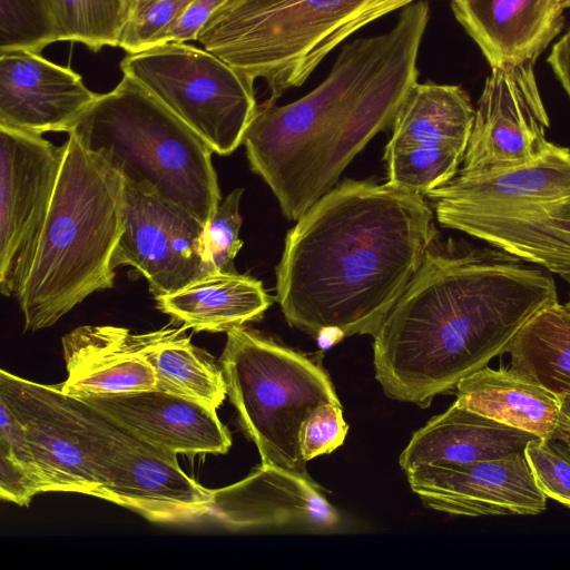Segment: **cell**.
<instances>
[{"label": "cell", "mask_w": 570, "mask_h": 570, "mask_svg": "<svg viewBox=\"0 0 570 570\" xmlns=\"http://www.w3.org/2000/svg\"><path fill=\"white\" fill-rule=\"evenodd\" d=\"M524 263L497 248L433 243L373 335L385 395L426 409L505 354L533 316L559 303L551 273Z\"/></svg>", "instance_id": "1"}, {"label": "cell", "mask_w": 570, "mask_h": 570, "mask_svg": "<svg viewBox=\"0 0 570 570\" xmlns=\"http://www.w3.org/2000/svg\"><path fill=\"white\" fill-rule=\"evenodd\" d=\"M424 196L345 179L289 229L276 266L286 322L316 337L374 335L433 245L438 229Z\"/></svg>", "instance_id": "2"}, {"label": "cell", "mask_w": 570, "mask_h": 570, "mask_svg": "<svg viewBox=\"0 0 570 570\" xmlns=\"http://www.w3.org/2000/svg\"><path fill=\"white\" fill-rule=\"evenodd\" d=\"M429 20V3L415 1L387 32L345 45L328 76L304 97L257 106L243 145L250 169L271 188L285 218L297 220L337 185L376 134L392 128L417 81Z\"/></svg>", "instance_id": "3"}, {"label": "cell", "mask_w": 570, "mask_h": 570, "mask_svg": "<svg viewBox=\"0 0 570 570\" xmlns=\"http://www.w3.org/2000/svg\"><path fill=\"white\" fill-rule=\"evenodd\" d=\"M124 178L68 134L36 257L20 296L24 331L55 325L95 292L114 287Z\"/></svg>", "instance_id": "4"}, {"label": "cell", "mask_w": 570, "mask_h": 570, "mask_svg": "<svg viewBox=\"0 0 570 570\" xmlns=\"http://www.w3.org/2000/svg\"><path fill=\"white\" fill-rule=\"evenodd\" d=\"M415 1L225 0L197 41L249 81L263 79L276 101L354 32Z\"/></svg>", "instance_id": "5"}, {"label": "cell", "mask_w": 570, "mask_h": 570, "mask_svg": "<svg viewBox=\"0 0 570 570\" xmlns=\"http://www.w3.org/2000/svg\"><path fill=\"white\" fill-rule=\"evenodd\" d=\"M70 132L125 181L154 190L204 226L222 202L213 149L128 76L99 94Z\"/></svg>", "instance_id": "6"}, {"label": "cell", "mask_w": 570, "mask_h": 570, "mask_svg": "<svg viewBox=\"0 0 570 570\" xmlns=\"http://www.w3.org/2000/svg\"><path fill=\"white\" fill-rule=\"evenodd\" d=\"M226 334L219 364L227 395L261 463L307 473L299 446L302 426L318 405L340 402L327 372L317 357L253 328Z\"/></svg>", "instance_id": "7"}, {"label": "cell", "mask_w": 570, "mask_h": 570, "mask_svg": "<svg viewBox=\"0 0 570 570\" xmlns=\"http://www.w3.org/2000/svg\"><path fill=\"white\" fill-rule=\"evenodd\" d=\"M120 69L214 153L227 156L243 144L258 106L254 82L214 53L186 42H169L127 53Z\"/></svg>", "instance_id": "8"}, {"label": "cell", "mask_w": 570, "mask_h": 570, "mask_svg": "<svg viewBox=\"0 0 570 570\" xmlns=\"http://www.w3.org/2000/svg\"><path fill=\"white\" fill-rule=\"evenodd\" d=\"M0 400L27 438L47 492L92 495L127 430L82 400L0 371Z\"/></svg>", "instance_id": "9"}, {"label": "cell", "mask_w": 570, "mask_h": 570, "mask_svg": "<svg viewBox=\"0 0 570 570\" xmlns=\"http://www.w3.org/2000/svg\"><path fill=\"white\" fill-rule=\"evenodd\" d=\"M474 115L470 96L460 86L416 81L395 115L385 146L386 184L426 196L453 179Z\"/></svg>", "instance_id": "10"}, {"label": "cell", "mask_w": 570, "mask_h": 570, "mask_svg": "<svg viewBox=\"0 0 570 570\" xmlns=\"http://www.w3.org/2000/svg\"><path fill=\"white\" fill-rule=\"evenodd\" d=\"M66 153L0 126V291L18 298L32 267Z\"/></svg>", "instance_id": "11"}, {"label": "cell", "mask_w": 570, "mask_h": 570, "mask_svg": "<svg viewBox=\"0 0 570 570\" xmlns=\"http://www.w3.org/2000/svg\"><path fill=\"white\" fill-rule=\"evenodd\" d=\"M533 61L491 68L478 100L468 148L458 171L478 175L505 170L544 154L550 120Z\"/></svg>", "instance_id": "12"}, {"label": "cell", "mask_w": 570, "mask_h": 570, "mask_svg": "<svg viewBox=\"0 0 570 570\" xmlns=\"http://www.w3.org/2000/svg\"><path fill=\"white\" fill-rule=\"evenodd\" d=\"M204 224L154 190L125 181L122 233L112 267L130 266L154 296L174 293L203 277Z\"/></svg>", "instance_id": "13"}, {"label": "cell", "mask_w": 570, "mask_h": 570, "mask_svg": "<svg viewBox=\"0 0 570 570\" xmlns=\"http://www.w3.org/2000/svg\"><path fill=\"white\" fill-rule=\"evenodd\" d=\"M209 518L230 530L334 532L342 518L307 473L259 464L242 481L214 490Z\"/></svg>", "instance_id": "14"}, {"label": "cell", "mask_w": 570, "mask_h": 570, "mask_svg": "<svg viewBox=\"0 0 570 570\" xmlns=\"http://www.w3.org/2000/svg\"><path fill=\"white\" fill-rule=\"evenodd\" d=\"M176 455L127 431L92 497L130 509L153 522H188L208 517L214 490L188 476Z\"/></svg>", "instance_id": "15"}, {"label": "cell", "mask_w": 570, "mask_h": 570, "mask_svg": "<svg viewBox=\"0 0 570 570\" xmlns=\"http://www.w3.org/2000/svg\"><path fill=\"white\" fill-rule=\"evenodd\" d=\"M430 509L453 515H535L547 509L523 453L406 474Z\"/></svg>", "instance_id": "16"}, {"label": "cell", "mask_w": 570, "mask_h": 570, "mask_svg": "<svg viewBox=\"0 0 570 570\" xmlns=\"http://www.w3.org/2000/svg\"><path fill=\"white\" fill-rule=\"evenodd\" d=\"M98 97L79 73L38 52H0V126L68 134Z\"/></svg>", "instance_id": "17"}, {"label": "cell", "mask_w": 570, "mask_h": 570, "mask_svg": "<svg viewBox=\"0 0 570 570\" xmlns=\"http://www.w3.org/2000/svg\"><path fill=\"white\" fill-rule=\"evenodd\" d=\"M77 399L141 441L175 454H225L232 446L216 410L157 387Z\"/></svg>", "instance_id": "18"}, {"label": "cell", "mask_w": 570, "mask_h": 570, "mask_svg": "<svg viewBox=\"0 0 570 570\" xmlns=\"http://www.w3.org/2000/svg\"><path fill=\"white\" fill-rule=\"evenodd\" d=\"M438 222L493 248L570 277V196L495 210L439 209Z\"/></svg>", "instance_id": "19"}, {"label": "cell", "mask_w": 570, "mask_h": 570, "mask_svg": "<svg viewBox=\"0 0 570 570\" xmlns=\"http://www.w3.org/2000/svg\"><path fill=\"white\" fill-rule=\"evenodd\" d=\"M67 379L61 391L73 397L155 389L154 368L142 353V334L111 325H85L61 340Z\"/></svg>", "instance_id": "20"}, {"label": "cell", "mask_w": 570, "mask_h": 570, "mask_svg": "<svg viewBox=\"0 0 570 570\" xmlns=\"http://www.w3.org/2000/svg\"><path fill=\"white\" fill-rule=\"evenodd\" d=\"M451 8L491 68L535 62L564 26L556 0H452Z\"/></svg>", "instance_id": "21"}, {"label": "cell", "mask_w": 570, "mask_h": 570, "mask_svg": "<svg viewBox=\"0 0 570 570\" xmlns=\"http://www.w3.org/2000/svg\"><path fill=\"white\" fill-rule=\"evenodd\" d=\"M570 196V148L552 142L522 166L478 175L458 173L426 195L433 210H495Z\"/></svg>", "instance_id": "22"}, {"label": "cell", "mask_w": 570, "mask_h": 570, "mask_svg": "<svg viewBox=\"0 0 570 570\" xmlns=\"http://www.w3.org/2000/svg\"><path fill=\"white\" fill-rule=\"evenodd\" d=\"M535 435L453 403L413 433L400 456L406 474L523 453Z\"/></svg>", "instance_id": "23"}, {"label": "cell", "mask_w": 570, "mask_h": 570, "mask_svg": "<svg viewBox=\"0 0 570 570\" xmlns=\"http://www.w3.org/2000/svg\"><path fill=\"white\" fill-rule=\"evenodd\" d=\"M455 404L504 425L550 438L558 428L561 396L513 367L488 365L461 379Z\"/></svg>", "instance_id": "24"}, {"label": "cell", "mask_w": 570, "mask_h": 570, "mask_svg": "<svg viewBox=\"0 0 570 570\" xmlns=\"http://www.w3.org/2000/svg\"><path fill=\"white\" fill-rule=\"evenodd\" d=\"M157 308L195 332L222 333L263 318L273 297L261 281L239 273H213L155 297Z\"/></svg>", "instance_id": "25"}, {"label": "cell", "mask_w": 570, "mask_h": 570, "mask_svg": "<svg viewBox=\"0 0 570 570\" xmlns=\"http://www.w3.org/2000/svg\"><path fill=\"white\" fill-rule=\"evenodd\" d=\"M185 330L168 325L142 334V353L155 371L156 387L217 410L227 395L222 366L191 344Z\"/></svg>", "instance_id": "26"}, {"label": "cell", "mask_w": 570, "mask_h": 570, "mask_svg": "<svg viewBox=\"0 0 570 570\" xmlns=\"http://www.w3.org/2000/svg\"><path fill=\"white\" fill-rule=\"evenodd\" d=\"M505 353L510 366L559 396L570 397V312L557 303L533 316Z\"/></svg>", "instance_id": "27"}, {"label": "cell", "mask_w": 570, "mask_h": 570, "mask_svg": "<svg viewBox=\"0 0 570 570\" xmlns=\"http://www.w3.org/2000/svg\"><path fill=\"white\" fill-rule=\"evenodd\" d=\"M61 41L80 42L94 52L118 47L134 0H51Z\"/></svg>", "instance_id": "28"}, {"label": "cell", "mask_w": 570, "mask_h": 570, "mask_svg": "<svg viewBox=\"0 0 570 570\" xmlns=\"http://www.w3.org/2000/svg\"><path fill=\"white\" fill-rule=\"evenodd\" d=\"M61 41L51 0H0V52L40 53Z\"/></svg>", "instance_id": "29"}, {"label": "cell", "mask_w": 570, "mask_h": 570, "mask_svg": "<svg viewBox=\"0 0 570 570\" xmlns=\"http://www.w3.org/2000/svg\"><path fill=\"white\" fill-rule=\"evenodd\" d=\"M243 188L230 191L218 205L200 235L199 252L203 275L237 273L234 259L243 246L239 238Z\"/></svg>", "instance_id": "30"}, {"label": "cell", "mask_w": 570, "mask_h": 570, "mask_svg": "<svg viewBox=\"0 0 570 570\" xmlns=\"http://www.w3.org/2000/svg\"><path fill=\"white\" fill-rule=\"evenodd\" d=\"M194 0H134L119 45L127 53L149 48Z\"/></svg>", "instance_id": "31"}, {"label": "cell", "mask_w": 570, "mask_h": 570, "mask_svg": "<svg viewBox=\"0 0 570 570\" xmlns=\"http://www.w3.org/2000/svg\"><path fill=\"white\" fill-rule=\"evenodd\" d=\"M538 488L570 509V459L548 438L531 439L523 451Z\"/></svg>", "instance_id": "32"}, {"label": "cell", "mask_w": 570, "mask_h": 570, "mask_svg": "<svg viewBox=\"0 0 570 570\" xmlns=\"http://www.w3.org/2000/svg\"><path fill=\"white\" fill-rule=\"evenodd\" d=\"M348 425L341 402H327L315 407L305 420L299 446L305 462L330 454L344 443Z\"/></svg>", "instance_id": "33"}, {"label": "cell", "mask_w": 570, "mask_h": 570, "mask_svg": "<svg viewBox=\"0 0 570 570\" xmlns=\"http://www.w3.org/2000/svg\"><path fill=\"white\" fill-rule=\"evenodd\" d=\"M40 492H46L45 483L0 449V498L28 507Z\"/></svg>", "instance_id": "34"}, {"label": "cell", "mask_w": 570, "mask_h": 570, "mask_svg": "<svg viewBox=\"0 0 570 570\" xmlns=\"http://www.w3.org/2000/svg\"><path fill=\"white\" fill-rule=\"evenodd\" d=\"M225 0H194L150 46L197 40L198 33Z\"/></svg>", "instance_id": "35"}, {"label": "cell", "mask_w": 570, "mask_h": 570, "mask_svg": "<svg viewBox=\"0 0 570 570\" xmlns=\"http://www.w3.org/2000/svg\"><path fill=\"white\" fill-rule=\"evenodd\" d=\"M0 449L10 454L29 472L43 483L38 465L35 461L27 433L9 406L0 400ZM46 487V483H45ZM47 492V488H46Z\"/></svg>", "instance_id": "36"}, {"label": "cell", "mask_w": 570, "mask_h": 570, "mask_svg": "<svg viewBox=\"0 0 570 570\" xmlns=\"http://www.w3.org/2000/svg\"><path fill=\"white\" fill-rule=\"evenodd\" d=\"M547 61L570 98V28L553 45Z\"/></svg>", "instance_id": "37"}, {"label": "cell", "mask_w": 570, "mask_h": 570, "mask_svg": "<svg viewBox=\"0 0 570 570\" xmlns=\"http://www.w3.org/2000/svg\"><path fill=\"white\" fill-rule=\"evenodd\" d=\"M550 438L570 439V397L561 396L559 424Z\"/></svg>", "instance_id": "38"}, {"label": "cell", "mask_w": 570, "mask_h": 570, "mask_svg": "<svg viewBox=\"0 0 570 570\" xmlns=\"http://www.w3.org/2000/svg\"><path fill=\"white\" fill-rule=\"evenodd\" d=\"M550 441L570 459V439L564 438H548Z\"/></svg>", "instance_id": "39"}, {"label": "cell", "mask_w": 570, "mask_h": 570, "mask_svg": "<svg viewBox=\"0 0 570 570\" xmlns=\"http://www.w3.org/2000/svg\"><path fill=\"white\" fill-rule=\"evenodd\" d=\"M562 8H570V0H556Z\"/></svg>", "instance_id": "40"}, {"label": "cell", "mask_w": 570, "mask_h": 570, "mask_svg": "<svg viewBox=\"0 0 570 570\" xmlns=\"http://www.w3.org/2000/svg\"><path fill=\"white\" fill-rule=\"evenodd\" d=\"M566 282H568L569 285H570V277ZM563 305L570 312V297H569L568 302L566 304H563Z\"/></svg>", "instance_id": "41"}]
</instances>
